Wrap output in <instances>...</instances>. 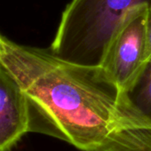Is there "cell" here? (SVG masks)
<instances>
[{
    "instance_id": "1",
    "label": "cell",
    "mask_w": 151,
    "mask_h": 151,
    "mask_svg": "<svg viewBox=\"0 0 151 151\" xmlns=\"http://www.w3.org/2000/svg\"><path fill=\"white\" fill-rule=\"evenodd\" d=\"M0 61L24 92L29 132L58 139L81 151H151V132L120 127L119 87L101 66L74 63L50 50L6 38Z\"/></svg>"
},
{
    "instance_id": "2",
    "label": "cell",
    "mask_w": 151,
    "mask_h": 151,
    "mask_svg": "<svg viewBox=\"0 0 151 151\" xmlns=\"http://www.w3.org/2000/svg\"><path fill=\"white\" fill-rule=\"evenodd\" d=\"M141 5L150 7L151 0H71L49 50L74 63L100 66L124 15Z\"/></svg>"
},
{
    "instance_id": "3",
    "label": "cell",
    "mask_w": 151,
    "mask_h": 151,
    "mask_svg": "<svg viewBox=\"0 0 151 151\" xmlns=\"http://www.w3.org/2000/svg\"><path fill=\"white\" fill-rule=\"evenodd\" d=\"M147 5L129 10L113 32L102 61L119 90L132 81L150 58Z\"/></svg>"
},
{
    "instance_id": "4",
    "label": "cell",
    "mask_w": 151,
    "mask_h": 151,
    "mask_svg": "<svg viewBox=\"0 0 151 151\" xmlns=\"http://www.w3.org/2000/svg\"><path fill=\"white\" fill-rule=\"evenodd\" d=\"M27 133L26 96L14 76L0 61V151H11Z\"/></svg>"
},
{
    "instance_id": "5",
    "label": "cell",
    "mask_w": 151,
    "mask_h": 151,
    "mask_svg": "<svg viewBox=\"0 0 151 151\" xmlns=\"http://www.w3.org/2000/svg\"><path fill=\"white\" fill-rule=\"evenodd\" d=\"M116 109L123 130L151 132V58L119 90Z\"/></svg>"
},
{
    "instance_id": "6",
    "label": "cell",
    "mask_w": 151,
    "mask_h": 151,
    "mask_svg": "<svg viewBox=\"0 0 151 151\" xmlns=\"http://www.w3.org/2000/svg\"><path fill=\"white\" fill-rule=\"evenodd\" d=\"M147 26H148V37H149V47H150V58H151V6L148 8Z\"/></svg>"
},
{
    "instance_id": "7",
    "label": "cell",
    "mask_w": 151,
    "mask_h": 151,
    "mask_svg": "<svg viewBox=\"0 0 151 151\" xmlns=\"http://www.w3.org/2000/svg\"><path fill=\"white\" fill-rule=\"evenodd\" d=\"M4 39H5V37H3L1 35H0V50H1V47H2V44L4 42Z\"/></svg>"
}]
</instances>
